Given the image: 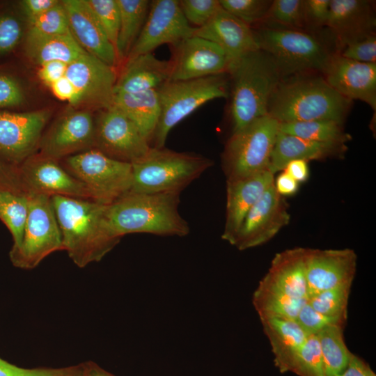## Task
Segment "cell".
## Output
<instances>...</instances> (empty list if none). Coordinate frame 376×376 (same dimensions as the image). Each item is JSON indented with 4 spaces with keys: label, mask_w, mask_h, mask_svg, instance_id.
<instances>
[{
    "label": "cell",
    "mask_w": 376,
    "mask_h": 376,
    "mask_svg": "<svg viewBox=\"0 0 376 376\" xmlns=\"http://www.w3.org/2000/svg\"><path fill=\"white\" fill-rule=\"evenodd\" d=\"M63 250L79 267L101 260L120 242L107 214V205L62 196L51 197Z\"/></svg>",
    "instance_id": "1"
},
{
    "label": "cell",
    "mask_w": 376,
    "mask_h": 376,
    "mask_svg": "<svg viewBox=\"0 0 376 376\" xmlns=\"http://www.w3.org/2000/svg\"><path fill=\"white\" fill-rule=\"evenodd\" d=\"M319 74L283 78L270 97L267 115L279 123L331 120L343 124L352 101L339 95Z\"/></svg>",
    "instance_id": "2"
},
{
    "label": "cell",
    "mask_w": 376,
    "mask_h": 376,
    "mask_svg": "<svg viewBox=\"0 0 376 376\" xmlns=\"http://www.w3.org/2000/svg\"><path fill=\"white\" fill-rule=\"evenodd\" d=\"M232 133L267 115L270 97L283 77L265 52H251L229 65Z\"/></svg>",
    "instance_id": "3"
},
{
    "label": "cell",
    "mask_w": 376,
    "mask_h": 376,
    "mask_svg": "<svg viewBox=\"0 0 376 376\" xmlns=\"http://www.w3.org/2000/svg\"><path fill=\"white\" fill-rule=\"evenodd\" d=\"M180 194L130 191L107 205L109 224L120 238L136 233L185 236L190 228L178 211Z\"/></svg>",
    "instance_id": "4"
},
{
    "label": "cell",
    "mask_w": 376,
    "mask_h": 376,
    "mask_svg": "<svg viewBox=\"0 0 376 376\" xmlns=\"http://www.w3.org/2000/svg\"><path fill=\"white\" fill-rule=\"evenodd\" d=\"M212 164L210 159L198 154L150 147L144 156L132 163L130 191L180 193Z\"/></svg>",
    "instance_id": "5"
},
{
    "label": "cell",
    "mask_w": 376,
    "mask_h": 376,
    "mask_svg": "<svg viewBox=\"0 0 376 376\" xmlns=\"http://www.w3.org/2000/svg\"><path fill=\"white\" fill-rule=\"evenodd\" d=\"M227 73L205 77L168 81L157 88L160 102L159 121L150 147H164L170 131L205 103L228 97Z\"/></svg>",
    "instance_id": "6"
},
{
    "label": "cell",
    "mask_w": 376,
    "mask_h": 376,
    "mask_svg": "<svg viewBox=\"0 0 376 376\" xmlns=\"http://www.w3.org/2000/svg\"><path fill=\"white\" fill-rule=\"evenodd\" d=\"M253 31L259 49L274 59L283 77L322 75L334 54L315 36L301 30L265 26Z\"/></svg>",
    "instance_id": "7"
},
{
    "label": "cell",
    "mask_w": 376,
    "mask_h": 376,
    "mask_svg": "<svg viewBox=\"0 0 376 376\" xmlns=\"http://www.w3.org/2000/svg\"><path fill=\"white\" fill-rule=\"evenodd\" d=\"M279 125L267 115L232 133L221 155L226 180L242 178L269 169Z\"/></svg>",
    "instance_id": "8"
},
{
    "label": "cell",
    "mask_w": 376,
    "mask_h": 376,
    "mask_svg": "<svg viewBox=\"0 0 376 376\" xmlns=\"http://www.w3.org/2000/svg\"><path fill=\"white\" fill-rule=\"evenodd\" d=\"M65 164L67 171L88 188L94 201L108 205L131 191L132 164L97 149L70 155Z\"/></svg>",
    "instance_id": "9"
},
{
    "label": "cell",
    "mask_w": 376,
    "mask_h": 376,
    "mask_svg": "<svg viewBox=\"0 0 376 376\" xmlns=\"http://www.w3.org/2000/svg\"><path fill=\"white\" fill-rule=\"evenodd\" d=\"M28 193L29 212L20 246L10 258L19 268L31 269L52 253L63 250L62 236L51 197Z\"/></svg>",
    "instance_id": "10"
},
{
    "label": "cell",
    "mask_w": 376,
    "mask_h": 376,
    "mask_svg": "<svg viewBox=\"0 0 376 376\" xmlns=\"http://www.w3.org/2000/svg\"><path fill=\"white\" fill-rule=\"evenodd\" d=\"M97 150L122 162L133 163L150 148L149 141L137 126L113 106L104 109L95 129Z\"/></svg>",
    "instance_id": "11"
},
{
    "label": "cell",
    "mask_w": 376,
    "mask_h": 376,
    "mask_svg": "<svg viewBox=\"0 0 376 376\" xmlns=\"http://www.w3.org/2000/svg\"><path fill=\"white\" fill-rule=\"evenodd\" d=\"M195 29L185 18L178 0L150 1L146 22L127 59L152 53L164 44L174 45L193 36Z\"/></svg>",
    "instance_id": "12"
},
{
    "label": "cell",
    "mask_w": 376,
    "mask_h": 376,
    "mask_svg": "<svg viewBox=\"0 0 376 376\" xmlns=\"http://www.w3.org/2000/svg\"><path fill=\"white\" fill-rule=\"evenodd\" d=\"M169 81L228 74L229 61L215 43L195 36L171 45Z\"/></svg>",
    "instance_id": "13"
},
{
    "label": "cell",
    "mask_w": 376,
    "mask_h": 376,
    "mask_svg": "<svg viewBox=\"0 0 376 376\" xmlns=\"http://www.w3.org/2000/svg\"><path fill=\"white\" fill-rule=\"evenodd\" d=\"M288 203L273 184L249 210L231 245L242 251L267 242L288 224Z\"/></svg>",
    "instance_id": "14"
},
{
    "label": "cell",
    "mask_w": 376,
    "mask_h": 376,
    "mask_svg": "<svg viewBox=\"0 0 376 376\" xmlns=\"http://www.w3.org/2000/svg\"><path fill=\"white\" fill-rule=\"evenodd\" d=\"M354 250L307 249L306 278L308 299L334 288L352 285L357 271Z\"/></svg>",
    "instance_id": "15"
},
{
    "label": "cell",
    "mask_w": 376,
    "mask_h": 376,
    "mask_svg": "<svg viewBox=\"0 0 376 376\" xmlns=\"http://www.w3.org/2000/svg\"><path fill=\"white\" fill-rule=\"evenodd\" d=\"M25 191L93 200L88 188L52 158L29 159L18 171Z\"/></svg>",
    "instance_id": "16"
},
{
    "label": "cell",
    "mask_w": 376,
    "mask_h": 376,
    "mask_svg": "<svg viewBox=\"0 0 376 376\" xmlns=\"http://www.w3.org/2000/svg\"><path fill=\"white\" fill-rule=\"evenodd\" d=\"M65 76L77 91L76 105L85 102L103 109L111 105L116 68L86 52L68 65Z\"/></svg>",
    "instance_id": "17"
},
{
    "label": "cell",
    "mask_w": 376,
    "mask_h": 376,
    "mask_svg": "<svg viewBox=\"0 0 376 376\" xmlns=\"http://www.w3.org/2000/svg\"><path fill=\"white\" fill-rule=\"evenodd\" d=\"M322 75L343 97L363 101L375 111L376 63L358 62L334 53Z\"/></svg>",
    "instance_id": "18"
},
{
    "label": "cell",
    "mask_w": 376,
    "mask_h": 376,
    "mask_svg": "<svg viewBox=\"0 0 376 376\" xmlns=\"http://www.w3.org/2000/svg\"><path fill=\"white\" fill-rule=\"evenodd\" d=\"M48 118L47 111L0 112V154L14 162L28 157L39 141Z\"/></svg>",
    "instance_id": "19"
},
{
    "label": "cell",
    "mask_w": 376,
    "mask_h": 376,
    "mask_svg": "<svg viewBox=\"0 0 376 376\" xmlns=\"http://www.w3.org/2000/svg\"><path fill=\"white\" fill-rule=\"evenodd\" d=\"M268 169L255 174L226 180V221L221 238L232 244L249 210L274 182Z\"/></svg>",
    "instance_id": "20"
},
{
    "label": "cell",
    "mask_w": 376,
    "mask_h": 376,
    "mask_svg": "<svg viewBox=\"0 0 376 376\" xmlns=\"http://www.w3.org/2000/svg\"><path fill=\"white\" fill-rule=\"evenodd\" d=\"M194 36L221 48L229 65L244 55L259 49L253 29L222 7L207 24L196 28Z\"/></svg>",
    "instance_id": "21"
},
{
    "label": "cell",
    "mask_w": 376,
    "mask_h": 376,
    "mask_svg": "<svg viewBox=\"0 0 376 376\" xmlns=\"http://www.w3.org/2000/svg\"><path fill=\"white\" fill-rule=\"evenodd\" d=\"M65 9L70 30L81 47L109 66L116 68V49L97 22L86 0L61 1Z\"/></svg>",
    "instance_id": "22"
},
{
    "label": "cell",
    "mask_w": 376,
    "mask_h": 376,
    "mask_svg": "<svg viewBox=\"0 0 376 376\" xmlns=\"http://www.w3.org/2000/svg\"><path fill=\"white\" fill-rule=\"evenodd\" d=\"M307 248L296 247L276 253L258 288L308 300L306 278Z\"/></svg>",
    "instance_id": "23"
},
{
    "label": "cell",
    "mask_w": 376,
    "mask_h": 376,
    "mask_svg": "<svg viewBox=\"0 0 376 376\" xmlns=\"http://www.w3.org/2000/svg\"><path fill=\"white\" fill-rule=\"evenodd\" d=\"M372 3L364 0H331L327 26L342 47L373 33Z\"/></svg>",
    "instance_id": "24"
},
{
    "label": "cell",
    "mask_w": 376,
    "mask_h": 376,
    "mask_svg": "<svg viewBox=\"0 0 376 376\" xmlns=\"http://www.w3.org/2000/svg\"><path fill=\"white\" fill-rule=\"evenodd\" d=\"M93 118L89 112L77 111L61 119L42 145L43 156L56 159L95 141Z\"/></svg>",
    "instance_id": "25"
},
{
    "label": "cell",
    "mask_w": 376,
    "mask_h": 376,
    "mask_svg": "<svg viewBox=\"0 0 376 376\" xmlns=\"http://www.w3.org/2000/svg\"><path fill=\"white\" fill-rule=\"evenodd\" d=\"M169 61L160 60L152 53L128 58L117 80L115 93H133L157 89L169 81Z\"/></svg>",
    "instance_id": "26"
},
{
    "label": "cell",
    "mask_w": 376,
    "mask_h": 376,
    "mask_svg": "<svg viewBox=\"0 0 376 376\" xmlns=\"http://www.w3.org/2000/svg\"><path fill=\"white\" fill-rule=\"evenodd\" d=\"M347 148L345 143L313 141L279 132L272 152L269 169L274 174L283 171L292 160L308 162L341 157Z\"/></svg>",
    "instance_id": "27"
},
{
    "label": "cell",
    "mask_w": 376,
    "mask_h": 376,
    "mask_svg": "<svg viewBox=\"0 0 376 376\" xmlns=\"http://www.w3.org/2000/svg\"><path fill=\"white\" fill-rule=\"evenodd\" d=\"M260 322L269 339L276 367L281 373L291 372L308 335L294 320L269 318L260 319Z\"/></svg>",
    "instance_id": "28"
},
{
    "label": "cell",
    "mask_w": 376,
    "mask_h": 376,
    "mask_svg": "<svg viewBox=\"0 0 376 376\" xmlns=\"http://www.w3.org/2000/svg\"><path fill=\"white\" fill-rule=\"evenodd\" d=\"M127 116L150 142L160 116L157 89L113 93L111 105Z\"/></svg>",
    "instance_id": "29"
},
{
    "label": "cell",
    "mask_w": 376,
    "mask_h": 376,
    "mask_svg": "<svg viewBox=\"0 0 376 376\" xmlns=\"http://www.w3.org/2000/svg\"><path fill=\"white\" fill-rule=\"evenodd\" d=\"M26 52L30 59L40 65L54 61L68 65L86 52L71 31L55 36L26 37Z\"/></svg>",
    "instance_id": "30"
},
{
    "label": "cell",
    "mask_w": 376,
    "mask_h": 376,
    "mask_svg": "<svg viewBox=\"0 0 376 376\" xmlns=\"http://www.w3.org/2000/svg\"><path fill=\"white\" fill-rule=\"evenodd\" d=\"M120 27L116 51L118 62L126 60L139 36L150 9L148 0H117Z\"/></svg>",
    "instance_id": "31"
},
{
    "label": "cell",
    "mask_w": 376,
    "mask_h": 376,
    "mask_svg": "<svg viewBox=\"0 0 376 376\" xmlns=\"http://www.w3.org/2000/svg\"><path fill=\"white\" fill-rule=\"evenodd\" d=\"M344 326L328 327L317 334L325 376H338L347 368L352 353L343 338Z\"/></svg>",
    "instance_id": "32"
},
{
    "label": "cell",
    "mask_w": 376,
    "mask_h": 376,
    "mask_svg": "<svg viewBox=\"0 0 376 376\" xmlns=\"http://www.w3.org/2000/svg\"><path fill=\"white\" fill-rule=\"evenodd\" d=\"M279 132L324 143L346 144L351 139V136L345 132L342 123L331 120L280 123Z\"/></svg>",
    "instance_id": "33"
},
{
    "label": "cell",
    "mask_w": 376,
    "mask_h": 376,
    "mask_svg": "<svg viewBox=\"0 0 376 376\" xmlns=\"http://www.w3.org/2000/svg\"><path fill=\"white\" fill-rule=\"evenodd\" d=\"M252 301L260 319L274 318L295 320L308 300L292 298L257 287Z\"/></svg>",
    "instance_id": "34"
},
{
    "label": "cell",
    "mask_w": 376,
    "mask_h": 376,
    "mask_svg": "<svg viewBox=\"0 0 376 376\" xmlns=\"http://www.w3.org/2000/svg\"><path fill=\"white\" fill-rule=\"evenodd\" d=\"M28 212V193L0 191V219L13 236L12 249L18 248L22 243Z\"/></svg>",
    "instance_id": "35"
},
{
    "label": "cell",
    "mask_w": 376,
    "mask_h": 376,
    "mask_svg": "<svg viewBox=\"0 0 376 376\" xmlns=\"http://www.w3.org/2000/svg\"><path fill=\"white\" fill-rule=\"evenodd\" d=\"M352 285H343L320 292L308 299L316 311L330 317L347 318V307Z\"/></svg>",
    "instance_id": "36"
},
{
    "label": "cell",
    "mask_w": 376,
    "mask_h": 376,
    "mask_svg": "<svg viewBox=\"0 0 376 376\" xmlns=\"http://www.w3.org/2000/svg\"><path fill=\"white\" fill-rule=\"evenodd\" d=\"M264 21H270L289 29L305 27L304 0H274Z\"/></svg>",
    "instance_id": "37"
},
{
    "label": "cell",
    "mask_w": 376,
    "mask_h": 376,
    "mask_svg": "<svg viewBox=\"0 0 376 376\" xmlns=\"http://www.w3.org/2000/svg\"><path fill=\"white\" fill-rule=\"evenodd\" d=\"M291 372L299 376H325L317 335L308 336L296 357Z\"/></svg>",
    "instance_id": "38"
},
{
    "label": "cell",
    "mask_w": 376,
    "mask_h": 376,
    "mask_svg": "<svg viewBox=\"0 0 376 376\" xmlns=\"http://www.w3.org/2000/svg\"><path fill=\"white\" fill-rule=\"evenodd\" d=\"M29 26L27 37L55 36L70 31L65 9L60 1Z\"/></svg>",
    "instance_id": "39"
},
{
    "label": "cell",
    "mask_w": 376,
    "mask_h": 376,
    "mask_svg": "<svg viewBox=\"0 0 376 376\" xmlns=\"http://www.w3.org/2000/svg\"><path fill=\"white\" fill-rule=\"evenodd\" d=\"M272 1L269 0H219L226 11L249 25L264 22Z\"/></svg>",
    "instance_id": "40"
},
{
    "label": "cell",
    "mask_w": 376,
    "mask_h": 376,
    "mask_svg": "<svg viewBox=\"0 0 376 376\" xmlns=\"http://www.w3.org/2000/svg\"><path fill=\"white\" fill-rule=\"evenodd\" d=\"M86 2L116 49L120 27V10L117 0H86Z\"/></svg>",
    "instance_id": "41"
},
{
    "label": "cell",
    "mask_w": 376,
    "mask_h": 376,
    "mask_svg": "<svg viewBox=\"0 0 376 376\" xmlns=\"http://www.w3.org/2000/svg\"><path fill=\"white\" fill-rule=\"evenodd\" d=\"M181 11L194 28H200L207 24L221 8L219 0H180Z\"/></svg>",
    "instance_id": "42"
},
{
    "label": "cell",
    "mask_w": 376,
    "mask_h": 376,
    "mask_svg": "<svg viewBox=\"0 0 376 376\" xmlns=\"http://www.w3.org/2000/svg\"><path fill=\"white\" fill-rule=\"evenodd\" d=\"M347 318L330 317L314 310L308 301L301 307L295 320L308 335H316L324 329L334 325H345Z\"/></svg>",
    "instance_id": "43"
},
{
    "label": "cell",
    "mask_w": 376,
    "mask_h": 376,
    "mask_svg": "<svg viewBox=\"0 0 376 376\" xmlns=\"http://www.w3.org/2000/svg\"><path fill=\"white\" fill-rule=\"evenodd\" d=\"M83 365L59 368H24L0 358V376H82Z\"/></svg>",
    "instance_id": "44"
},
{
    "label": "cell",
    "mask_w": 376,
    "mask_h": 376,
    "mask_svg": "<svg viewBox=\"0 0 376 376\" xmlns=\"http://www.w3.org/2000/svg\"><path fill=\"white\" fill-rule=\"evenodd\" d=\"M343 57L361 63L376 61V36L371 33L345 45L339 53Z\"/></svg>",
    "instance_id": "45"
},
{
    "label": "cell",
    "mask_w": 376,
    "mask_h": 376,
    "mask_svg": "<svg viewBox=\"0 0 376 376\" xmlns=\"http://www.w3.org/2000/svg\"><path fill=\"white\" fill-rule=\"evenodd\" d=\"M22 35L20 22L10 15H0V54L13 50Z\"/></svg>",
    "instance_id": "46"
},
{
    "label": "cell",
    "mask_w": 376,
    "mask_h": 376,
    "mask_svg": "<svg viewBox=\"0 0 376 376\" xmlns=\"http://www.w3.org/2000/svg\"><path fill=\"white\" fill-rule=\"evenodd\" d=\"M331 0H304L305 27L312 29L327 25Z\"/></svg>",
    "instance_id": "47"
},
{
    "label": "cell",
    "mask_w": 376,
    "mask_h": 376,
    "mask_svg": "<svg viewBox=\"0 0 376 376\" xmlns=\"http://www.w3.org/2000/svg\"><path fill=\"white\" fill-rule=\"evenodd\" d=\"M23 100V91L17 81L9 76L0 75V107L18 106Z\"/></svg>",
    "instance_id": "48"
},
{
    "label": "cell",
    "mask_w": 376,
    "mask_h": 376,
    "mask_svg": "<svg viewBox=\"0 0 376 376\" xmlns=\"http://www.w3.org/2000/svg\"><path fill=\"white\" fill-rule=\"evenodd\" d=\"M58 2L57 0H24L21 2V6L29 23L31 24Z\"/></svg>",
    "instance_id": "49"
},
{
    "label": "cell",
    "mask_w": 376,
    "mask_h": 376,
    "mask_svg": "<svg viewBox=\"0 0 376 376\" xmlns=\"http://www.w3.org/2000/svg\"><path fill=\"white\" fill-rule=\"evenodd\" d=\"M67 67L68 64L63 62L49 61L40 65L38 76L43 83L50 87L53 83L65 76Z\"/></svg>",
    "instance_id": "50"
},
{
    "label": "cell",
    "mask_w": 376,
    "mask_h": 376,
    "mask_svg": "<svg viewBox=\"0 0 376 376\" xmlns=\"http://www.w3.org/2000/svg\"><path fill=\"white\" fill-rule=\"evenodd\" d=\"M0 191L26 192L21 182L19 171L10 170L0 163Z\"/></svg>",
    "instance_id": "51"
},
{
    "label": "cell",
    "mask_w": 376,
    "mask_h": 376,
    "mask_svg": "<svg viewBox=\"0 0 376 376\" xmlns=\"http://www.w3.org/2000/svg\"><path fill=\"white\" fill-rule=\"evenodd\" d=\"M50 88L58 98L76 105L77 91L72 82L65 76L53 83Z\"/></svg>",
    "instance_id": "52"
},
{
    "label": "cell",
    "mask_w": 376,
    "mask_h": 376,
    "mask_svg": "<svg viewBox=\"0 0 376 376\" xmlns=\"http://www.w3.org/2000/svg\"><path fill=\"white\" fill-rule=\"evenodd\" d=\"M338 376H376L367 363L359 357L352 354L345 370Z\"/></svg>",
    "instance_id": "53"
},
{
    "label": "cell",
    "mask_w": 376,
    "mask_h": 376,
    "mask_svg": "<svg viewBox=\"0 0 376 376\" xmlns=\"http://www.w3.org/2000/svg\"><path fill=\"white\" fill-rule=\"evenodd\" d=\"M283 171L298 183L305 182L309 175L308 162L302 159H295L289 162Z\"/></svg>",
    "instance_id": "54"
},
{
    "label": "cell",
    "mask_w": 376,
    "mask_h": 376,
    "mask_svg": "<svg viewBox=\"0 0 376 376\" xmlns=\"http://www.w3.org/2000/svg\"><path fill=\"white\" fill-rule=\"evenodd\" d=\"M298 184L295 180L283 171L278 175L274 183L276 192L282 196L295 194L297 191Z\"/></svg>",
    "instance_id": "55"
},
{
    "label": "cell",
    "mask_w": 376,
    "mask_h": 376,
    "mask_svg": "<svg viewBox=\"0 0 376 376\" xmlns=\"http://www.w3.org/2000/svg\"><path fill=\"white\" fill-rule=\"evenodd\" d=\"M83 364L82 376H115L111 373L105 370L97 364L93 362H86Z\"/></svg>",
    "instance_id": "56"
}]
</instances>
